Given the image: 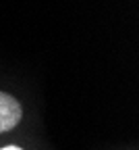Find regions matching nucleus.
I'll return each mask as SVG.
<instances>
[{
  "label": "nucleus",
  "instance_id": "obj_1",
  "mask_svg": "<svg viewBox=\"0 0 139 150\" xmlns=\"http://www.w3.org/2000/svg\"><path fill=\"white\" fill-rule=\"evenodd\" d=\"M21 115H23L21 104H19L13 96L0 92V134L13 129L19 121H21Z\"/></svg>",
  "mask_w": 139,
  "mask_h": 150
},
{
  "label": "nucleus",
  "instance_id": "obj_2",
  "mask_svg": "<svg viewBox=\"0 0 139 150\" xmlns=\"http://www.w3.org/2000/svg\"><path fill=\"white\" fill-rule=\"evenodd\" d=\"M0 150H21V148H17V146H4V148H0Z\"/></svg>",
  "mask_w": 139,
  "mask_h": 150
}]
</instances>
